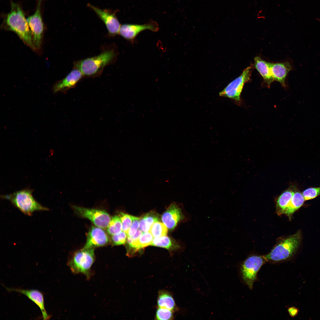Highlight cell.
Instances as JSON below:
<instances>
[{
    "label": "cell",
    "mask_w": 320,
    "mask_h": 320,
    "mask_svg": "<svg viewBox=\"0 0 320 320\" xmlns=\"http://www.w3.org/2000/svg\"><path fill=\"white\" fill-rule=\"evenodd\" d=\"M11 3V10L4 19L3 28L16 33L26 45L36 51L31 31L21 7L12 1Z\"/></svg>",
    "instance_id": "obj_1"
},
{
    "label": "cell",
    "mask_w": 320,
    "mask_h": 320,
    "mask_svg": "<svg viewBox=\"0 0 320 320\" xmlns=\"http://www.w3.org/2000/svg\"><path fill=\"white\" fill-rule=\"evenodd\" d=\"M116 56L114 49H107L98 55L74 62V66L80 71L84 77H97L106 66L113 63Z\"/></svg>",
    "instance_id": "obj_2"
},
{
    "label": "cell",
    "mask_w": 320,
    "mask_h": 320,
    "mask_svg": "<svg viewBox=\"0 0 320 320\" xmlns=\"http://www.w3.org/2000/svg\"><path fill=\"white\" fill-rule=\"evenodd\" d=\"M33 190L25 188L1 197L9 201L15 207L25 215L31 216L36 211H48L49 208L37 201L32 195Z\"/></svg>",
    "instance_id": "obj_3"
},
{
    "label": "cell",
    "mask_w": 320,
    "mask_h": 320,
    "mask_svg": "<svg viewBox=\"0 0 320 320\" xmlns=\"http://www.w3.org/2000/svg\"><path fill=\"white\" fill-rule=\"evenodd\" d=\"M301 239L300 231L288 237L280 239L271 252L264 257L267 261L271 262L286 260L294 254L299 247Z\"/></svg>",
    "instance_id": "obj_4"
},
{
    "label": "cell",
    "mask_w": 320,
    "mask_h": 320,
    "mask_svg": "<svg viewBox=\"0 0 320 320\" xmlns=\"http://www.w3.org/2000/svg\"><path fill=\"white\" fill-rule=\"evenodd\" d=\"M95 259L94 248H83L73 254L67 265L72 273L83 274L89 280L93 274L91 268Z\"/></svg>",
    "instance_id": "obj_5"
},
{
    "label": "cell",
    "mask_w": 320,
    "mask_h": 320,
    "mask_svg": "<svg viewBox=\"0 0 320 320\" xmlns=\"http://www.w3.org/2000/svg\"><path fill=\"white\" fill-rule=\"evenodd\" d=\"M264 256L252 255L247 258L242 263L240 271L243 281L250 289L257 280V273L266 261Z\"/></svg>",
    "instance_id": "obj_6"
},
{
    "label": "cell",
    "mask_w": 320,
    "mask_h": 320,
    "mask_svg": "<svg viewBox=\"0 0 320 320\" xmlns=\"http://www.w3.org/2000/svg\"><path fill=\"white\" fill-rule=\"evenodd\" d=\"M72 207L78 215L88 219L95 226L103 229L107 228L111 221L110 215L104 210L74 205L72 206Z\"/></svg>",
    "instance_id": "obj_7"
},
{
    "label": "cell",
    "mask_w": 320,
    "mask_h": 320,
    "mask_svg": "<svg viewBox=\"0 0 320 320\" xmlns=\"http://www.w3.org/2000/svg\"><path fill=\"white\" fill-rule=\"evenodd\" d=\"M251 69V66L244 69L239 76L230 82L219 92V95L240 102L241 94L244 85L250 79Z\"/></svg>",
    "instance_id": "obj_8"
},
{
    "label": "cell",
    "mask_w": 320,
    "mask_h": 320,
    "mask_svg": "<svg viewBox=\"0 0 320 320\" xmlns=\"http://www.w3.org/2000/svg\"><path fill=\"white\" fill-rule=\"evenodd\" d=\"M42 0H39L34 13L27 18L32 35L34 46L36 50H40L44 31V25L41 13Z\"/></svg>",
    "instance_id": "obj_9"
},
{
    "label": "cell",
    "mask_w": 320,
    "mask_h": 320,
    "mask_svg": "<svg viewBox=\"0 0 320 320\" xmlns=\"http://www.w3.org/2000/svg\"><path fill=\"white\" fill-rule=\"evenodd\" d=\"M87 6L103 22L108 31L109 36L114 37L119 34L121 25L116 16V11L102 9L90 4H88Z\"/></svg>",
    "instance_id": "obj_10"
},
{
    "label": "cell",
    "mask_w": 320,
    "mask_h": 320,
    "mask_svg": "<svg viewBox=\"0 0 320 320\" xmlns=\"http://www.w3.org/2000/svg\"><path fill=\"white\" fill-rule=\"evenodd\" d=\"M159 29L158 24L154 21L144 24H124L121 26L119 34L126 40L132 43L141 32L146 30L156 32Z\"/></svg>",
    "instance_id": "obj_11"
},
{
    "label": "cell",
    "mask_w": 320,
    "mask_h": 320,
    "mask_svg": "<svg viewBox=\"0 0 320 320\" xmlns=\"http://www.w3.org/2000/svg\"><path fill=\"white\" fill-rule=\"evenodd\" d=\"M103 228L93 226L88 232L86 242L83 248H94L104 246L109 242L108 236Z\"/></svg>",
    "instance_id": "obj_12"
},
{
    "label": "cell",
    "mask_w": 320,
    "mask_h": 320,
    "mask_svg": "<svg viewBox=\"0 0 320 320\" xmlns=\"http://www.w3.org/2000/svg\"><path fill=\"white\" fill-rule=\"evenodd\" d=\"M185 218L181 208L175 203H172L162 214L163 223L169 230H173L177 224Z\"/></svg>",
    "instance_id": "obj_13"
},
{
    "label": "cell",
    "mask_w": 320,
    "mask_h": 320,
    "mask_svg": "<svg viewBox=\"0 0 320 320\" xmlns=\"http://www.w3.org/2000/svg\"><path fill=\"white\" fill-rule=\"evenodd\" d=\"M83 77L84 76L80 71L74 66L64 78L55 84L53 88V92H66L69 89L75 87Z\"/></svg>",
    "instance_id": "obj_14"
},
{
    "label": "cell",
    "mask_w": 320,
    "mask_h": 320,
    "mask_svg": "<svg viewBox=\"0 0 320 320\" xmlns=\"http://www.w3.org/2000/svg\"><path fill=\"white\" fill-rule=\"evenodd\" d=\"M9 292H16L24 295L36 304L41 312L44 320L49 319L51 316L47 313L45 307L44 295L42 293L36 289H25L20 288L5 287Z\"/></svg>",
    "instance_id": "obj_15"
},
{
    "label": "cell",
    "mask_w": 320,
    "mask_h": 320,
    "mask_svg": "<svg viewBox=\"0 0 320 320\" xmlns=\"http://www.w3.org/2000/svg\"><path fill=\"white\" fill-rule=\"evenodd\" d=\"M270 67L274 80L279 82L285 87L286 77L289 72L293 69L291 63L289 61L275 63H270Z\"/></svg>",
    "instance_id": "obj_16"
},
{
    "label": "cell",
    "mask_w": 320,
    "mask_h": 320,
    "mask_svg": "<svg viewBox=\"0 0 320 320\" xmlns=\"http://www.w3.org/2000/svg\"><path fill=\"white\" fill-rule=\"evenodd\" d=\"M254 65L264 81L268 85H270L274 81L270 69V63L256 56L254 58Z\"/></svg>",
    "instance_id": "obj_17"
},
{
    "label": "cell",
    "mask_w": 320,
    "mask_h": 320,
    "mask_svg": "<svg viewBox=\"0 0 320 320\" xmlns=\"http://www.w3.org/2000/svg\"><path fill=\"white\" fill-rule=\"evenodd\" d=\"M294 193L289 189L283 191L278 197L276 202V211L277 215L284 214Z\"/></svg>",
    "instance_id": "obj_18"
},
{
    "label": "cell",
    "mask_w": 320,
    "mask_h": 320,
    "mask_svg": "<svg viewBox=\"0 0 320 320\" xmlns=\"http://www.w3.org/2000/svg\"><path fill=\"white\" fill-rule=\"evenodd\" d=\"M305 200L304 197L300 192H294L289 206L284 214L289 219H291L294 213L303 205Z\"/></svg>",
    "instance_id": "obj_19"
},
{
    "label": "cell",
    "mask_w": 320,
    "mask_h": 320,
    "mask_svg": "<svg viewBox=\"0 0 320 320\" xmlns=\"http://www.w3.org/2000/svg\"><path fill=\"white\" fill-rule=\"evenodd\" d=\"M157 305L158 307L167 308L173 311L176 309L175 303L172 296L168 292L164 290L159 292Z\"/></svg>",
    "instance_id": "obj_20"
},
{
    "label": "cell",
    "mask_w": 320,
    "mask_h": 320,
    "mask_svg": "<svg viewBox=\"0 0 320 320\" xmlns=\"http://www.w3.org/2000/svg\"><path fill=\"white\" fill-rule=\"evenodd\" d=\"M140 218V229L143 232H149L151 225L159 220V215L153 211L148 213Z\"/></svg>",
    "instance_id": "obj_21"
},
{
    "label": "cell",
    "mask_w": 320,
    "mask_h": 320,
    "mask_svg": "<svg viewBox=\"0 0 320 320\" xmlns=\"http://www.w3.org/2000/svg\"><path fill=\"white\" fill-rule=\"evenodd\" d=\"M151 245L165 248L169 250L177 249L180 247L175 241L166 236L155 238Z\"/></svg>",
    "instance_id": "obj_22"
},
{
    "label": "cell",
    "mask_w": 320,
    "mask_h": 320,
    "mask_svg": "<svg viewBox=\"0 0 320 320\" xmlns=\"http://www.w3.org/2000/svg\"><path fill=\"white\" fill-rule=\"evenodd\" d=\"M122 225L119 216L115 215L112 217L107 228L108 233L113 235L117 234L121 231Z\"/></svg>",
    "instance_id": "obj_23"
},
{
    "label": "cell",
    "mask_w": 320,
    "mask_h": 320,
    "mask_svg": "<svg viewBox=\"0 0 320 320\" xmlns=\"http://www.w3.org/2000/svg\"><path fill=\"white\" fill-rule=\"evenodd\" d=\"M149 232L153 237H159L166 236L168 232V228L163 223L158 221L151 225Z\"/></svg>",
    "instance_id": "obj_24"
},
{
    "label": "cell",
    "mask_w": 320,
    "mask_h": 320,
    "mask_svg": "<svg viewBox=\"0 0 320 320\" xmlns=\"http://www.w3.org/2000/svg\"><path fill=\"white\" fill-rule=\"evenodd\" d=\"M153 236L149 232H143L138 239V243L141 250L151 245L153 239Z\"/></svg>",
    "instance_id": "obj_25"
},
{
    "label": "cell",
    "mask_w": 320,
    "mask_h": 320,
    "mask_svg": "<svg viewBox=\"0 0 320 320\" xmlns=\"http://www.w3.org/2000/svg\"><path fill=\"white\" fill-rule=\"evenodd\" d=\"M173 311L167 308L158 307L156 311V319L159 320L172 319L173 318Z\"/></svg>",
    "instance_id": "obj_26"
},
{
    "label": "cell",
    "mask_w": 320,
    "mask_h": 320,
    "mask_svg": "<svg viewBox=\"0 0 320 320\" xmlns=\"http://www.w3.org/2000/svg\"><path fill=\"white\" fill-rule=\"evenodd\" d=\"M119 216L121 221L122 230L127 233L132 223V216L121 212Z\"/></svg>",
    "instance_id": "obj_27"
},
{
    "label": "cell",
    "mask_w": 320,
    "mask_h": 320,
    "mask_svg": "<svg viewBox=\"0 0 320 320\" xmlns=\"http://www.w3.org/2000/svg\"><path fill=\"white\" fill-rule=\"evenodd\" d=\"M127 234L123 231L114 235H112L111 241L114 245H119L124 244L127 240Z\"/></svg>",
    "instance_id": "obj_28"
},
{
    "label": "cell",
    "mask_w": 320,
    "mask_h": 320,
    "mask_svg": "<svg viewBox=\"0 0 320 320\" xmlns=\"http://www.w3.org/2000/svg\"><path fill=\"white\" fill-rule=\"evenodd\" d=\"M320 194V187L311 188L304 190L303 195L305 200L314 199Z\"/></svg>",
    "instance_id": "obj_29"
},
{
    "label": "cell",
    "mask_w": 320,
    "mask_h": 320,
    "mask_svg": "<svg viewBox=\"0 0 320 320\" xmlns=\"http://www.w3.org/2000/svg\"><path fill=\"white\" fill-rule=\"evenodd\" d=\"M132 224L127 233V236H131L134 235L139 227L140 218L134 216H132Z\"/></svg>",
    "instance_id": "obj_30"
},
{
    "label": "cell",
    "mask_w": 320,
    "mask_h": 320,
    "mask_svg": "<svg viewBox=\"0 0 320 320\" xmlns=\"http://www.w3.org/2000/svg\"><path fill=\"white\" fill-rule=\"evenodd\" d=\"M288 311L289 315L291 317H293L297 315L299 311L297 308L294 307H292L288 308Z\"/></svg>",
    "instance_id": "obj_31"
}]
</instances>
